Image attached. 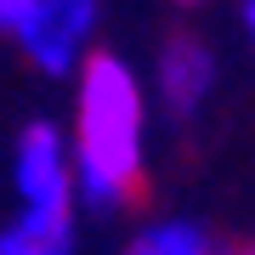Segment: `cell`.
Masks as SVG:
<instances>
[{
  "label": "cell",
  "instance_id": "cell-3",
  "mask_svg": "<svg viewBox=\"0 0 255 255\" xmlns=\"http://www.w3.org/2000/svg\"><path fill=\"white\" fill-rule=\"evenodd\" d=\"M97 23H102L97 0H46L28 17V28L17 34V46H23V57L40 74H80V63L97 51L91 46Z\"/></svg>",
  "mask_w": 255,
  "mask_h": 255
},
{
  "label": "cell",
  "instance_id": "cell-5",
  "mask_svg": "<svg viewBox=\"0 0 255 255\" xmlns=\"http://www.w3.org/2000/svg\"><path fill=\"white\" fill-rule=\"evenodd\" d=\"M0 255H74V210H23L0 227Z\"/></svg>",
  "mask_w": 255,
  "mask_h": 255
},
{
  "label": "cell",
  "instance_id": "cell-2",
  "mask_svg": "<svg viewBox=\"0 0 255 255\" xmlns=\"http://www.w3.org/2000/svg\"><path fill=\"white\" fill-rule=\"evenodd\" d=\"M11 187L23 210H74V159L68 136L51 119H28L11 142Z\"/></svg>",
  "mask_w": 255,
  "mask_h": 255
},
{
  "label": "cell",
  "instance_id": "cell-7",
  "mask_svg": "<svg viewBox=\"0 0 255 255\" xmlns=\"http://www.w3.org/2000/svg\"><path fill=\"white\" fill-rule=\"evenodd\" d=\"M40 6H46V0H0V34H6V40H17Z\"/></svg>",
  "mask_w": 255,
  "mask_h": 255
},
{
  "label": "cell",
  "instance_id": "cell-8",
  "mask_svg": "<svg viewBox=\"0 0 255 255\" xmlns=\"http://www.w3.org/2000/svg\"><path fill=\"white\" fill-rule=\"evenodd\" d=\"M244 34H250V46H255V0H244Z\"/></svg>",
  "mask_w": 255,
  "mask_h": 255
},
{
  "label": "cell",
  "instance_id": "cell-4",
  "mask_svg": "<svg viewBox=\"0 0 255 255\" xmlns=\"http://www.w3.org/2000/svg\"><path fill=\"white\" fill-rule=\"evenodd\" d=\"M153 85H159V102L170 114H199L204 97L216 91V51L193 34L164 40V51L153 63Z\"/></svg>",
  "mask_w": 255,
  "mask_h": 255
},
{
  "label": "cell",
  "instance_id": "cell-1",
  "mask_svg": "<svg viewBox=\"0 0 255 255\" xmlns=\"http://www.w3.org/2000/svg\"><path fill=\"white\" fill-rule=\"evenodd\" d=\"M74 130H68V159H74V199L91 210H119L142 187V136H147V102L142 80L125 57L91 51L74 74Z\"/></svg>",
  "mask_w": 255,
  "mask_h": 255
},
{
  "label": "cell",
  "instance_id": "cell-6",
  "mask_svg": "<svg viewBox=\"0 0 255 255\" xmlns=\"http://www.w3.org/2000/svg\"><path fill=\"white\" fill-rule=\"evenodd\" d=\"M125 255H216V250L199 221H153L125 244Z\"/></svg>",
  "mask_w": 255,
  "mask_h": 255
},
{
  "label": "cell",
  "instance_id": "cell-10",
  "mask_svg": "<svg viewBox=\"0 0 255 255\" xmlns=\"http://www.w3.org/2000/svg\"><path fill=\"white\" fill-rule=\"evenodd\" d=\"M244 255H255V250H244Z\"/></svg>",
  "mask_w": 255,
  "mask_h": 255
},
{
  "label": "cell",
  "instance_id": "cell-9",
  "mask_svg": "<svg viewBox=\"0 0 255 255\" xmlns=\"http://www.w3.org/2000/svg\"><path fill=\"white\" fill-rule=\"evenodd\" d=\"M176 6H199V0H176Z\"/></svg>",
  "mask_w": 255,
  "mask_h": 255
}]
</instances>
